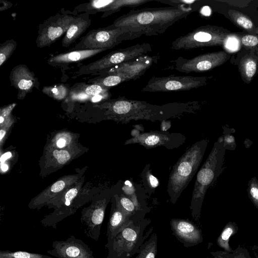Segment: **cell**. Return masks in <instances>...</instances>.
<instances>
[{"mask_svg": "<svg viewBox=\"0 0 258 258\" xmlns=\"http://www.w3.org/2000/svg\"><path fill=\"white\" fill-rule=\"evenodd\" d=\"M103 104L108 113L123 123L141 119L163 121L179 117L185 113H194L196 109V102L194 101L156 105L144 101L128 99L124 96L106 101Z\"/></svg>", "mask_w": 258, "mask_h": 258, "instance_id": "obj_1", "label": "cell"}, {"mask_svg": "<svg viewBox=\"0 0 258 258\" xmlns=\"http://www.w3.org/2000/svg\"><path fill=\"white\" fill-rule=\"evenodd\" d=\"M193 9L183 5L132 10L117 18L111 25L131 26L142 30L147 36H157L164 33L175 22L186 18Z\"/></svg>", "mask_w": 258, "mask_h": 258, "instance_id": "obj_2", "label": "cell"}, {"mask_svg": "<svg viewBox=\"0 0 258 258\" xmlns=\"http://www.w3.org/2000/svg\"><path fill=\"white\" fill-rule=\"evenodd\" d=\"M208 141L203 139L188 148L173 166L169 175L167 194L175 204L197 173L203 160Z\"/></svg>", "mask_w": 258, "mask_h": 258, "instance_id": "obj_3", "label": "cell"}, {"mask_svg": "<svg viewBox=\"0 0 258 258\" xmlns=\"http://www.w3.org/2000/svg\"><path fill=\"white\" fill-rule=\"evenodd\" d=\"M225 150L224 138L220 137L197 174L190 205L191 215L195 219H199L206 192L221 172Z\"/></svg>", "mask_w": 258, "mask_h": 258, "instance_id": "obj_4", "label": "cell"}, {"mask_svg": "<svg viewBox=\"0 0 258 258\" xmlns=\"http://www.w3.org/2000/svg\"><path fill=\"white\" fill-rule=\"evenodd\" d=\"M144 35L137 28L125 26L106 27L90 31L78 43L76 48L82 49H109L122 41L133 40Z\"/></svg>", "mask_w": 258, "mask_h": 258, "instance_id": "obj_5", "label": "cell"}, {"mask_svg": "<svg viewBox=\"0 0 258 258\" xmlns=\"http://www.w3.org/2000/svg\"><path fill=\"white\" fill-rule=\"evenodd\" d=\"M148 219L131 223L105 246L108 250L107 258H130L138 253L140 246L149 234L144 232L150 223Z\"/></svg>", "mask_w": 258, "mask_h": 258, "instance_id": "obj_6", "label": "cell"}, {"mask_svg": "<svg viewBox=\"0 0 258 258\" xmlns=\"http://www.w3.org/2000/svg\"><path fill=\"white\" fill-rule=\"evenodd\" d=\"M152 51V46L148 43L137 44L128 47L113 50L101 58L79 69V75L103 74L110 68L139 56L146 55Z\"/></svg>", "mask_w": 258, "mask_h": 258, "instance_id": "obj_7", "label": "cell"}, {"mask_svg": "<svg viewBox=\"0 0 258 258\" xmlns=\"http://www.w3.org/2000/svg\"><path fill=\"white\" fill-rule=\"evenodd\" d=\"M204 77L170 75L152 77L142 92H168L189 90L203 86L206 83Z\"/></svg>", "mask_w": 258, "mask_h": 258, "instance_id": "obj_8", "label": "cell"}, {"mask_svg": "<svg viewBox=\"0 0 258 258\" xmlns=\"http://www.w3.org/2000/svg\"><path fill=\"white\" fill-rule=\"evenodd\" d=\"M76 17L66 14H57L40 24L36 44L38 47L49 46L64 35Z\"/></svg>", "mask_w": 258, "mask_h": 258, "instance_id": "obj_9", "label": "cell"}, {"mask_svg": "<svg viewBox=\"0 0 258 258\" xmlns=\"http://www.w3.org/2000/svg\"><path fill=\"white\" fill-rule=\"evenodd\" d=\"M185 140L184 135L180 133L156 131L132 134V137L126 140L124 144H138L147 149L164 147L172 149L179 147Z\"/></svg>", "mask_w": 258, "mask_h": 258, "instance_id": "obj_10", "label": "cell"}, {"mask_svg": "<svg viewBox=\"0 0 258 258\" xmlns=\"http://www.w3.org/2000/svg\"><path fill=\"white\" fill-rule=\"evenodd\" d=\"M47 252L57 258H94L89 245L73 235L66 240L53 241L52 248Z\"/></svg>", "mask_w": 258, "mask_h": 258, "instance_id": "obj_11", "label": "cell"}, {"mask_svg": "<svg viewBox=\"0 0 258 258\" xmlns=\"http://www.w3.org/2000/svg\"><path fill=\"white\" fill-rule=\"evenodd\" d=\"M158 58L159 56L157 55H142L115 66L101 75L118 74L122 75L126 81L136 80L140 78L153 64L156 63Z\"/></svg>", "mask_w": 258, "mask_h": 258, "instance_id": "obj_12", "label": "cell"}, {"mask_svg": "<svg viewBox=\"0 0 258 258\" xmlns=\"http://www.w3.org/2000/svg\"><path fill=\"white\" fill-rule=\"evenodd\" d=\"M222 56L217 52L202 54L190 59L179 56L174 61V68L185 73L207 71L218 65Z\"/></svg>", "mask_w": 258, "mask_h": 258, "instance_id": "obj_13", "label": "cell"}, {"mask_svg": "<svg viewBox=\"0 0 258 258\" xmlns=\"http://www.w3.org/2000/svg\"><path fill=\"white\" fill-rule=\"evenodd\" d=\"M11 85L18 91V98L23 99L38 85V80L33 72L23 64L15 66L10 72Z\"/></svg>", "mask_w": 258, "mask_h": 258, "instance_id": "obj_14", "label": "cell"}, {"mask_svg": "<svg viewBox=\"0 0 258 258\" xmlns=\"http://www.w3.org/2000/svg\"><path fill=\"white\" fill-rule=\"evenodd\" d=\"M170 225L173 234L185 246H194L203 241L201 230L188 220L173 219Z\"/></svg>", "mask_w": 258, "mask_h": 258, "instance_id": "obj_15", "label": "cell"}, {"mask_svg": "<svg viewBox=\"0 0 258 258\" xmlns=\"http://www.w3.org/2000/svg\"><path fill=\"white\" fill-rule=\"evenodd\" d=\"M140 220H141L128 216L123 211L117 200L115 199V202L113 206H112L107 224V243L112 240L119 232L131 223Z\"/></svg>", "mask_w": 258, "mask_h": 258, "instance_id": "obj_16", "label": "cell"}, {"mask_svg": "<svg viewBox=\"0 0 258 258\" xmlns=\"http://www.w3.org/2000/svg\"><path fill=\"white\" fill-rule=\"evenodd\" d=\"M153 0H94L87 5V9L103 12V17L118 12L123 7H136Z\"/></svg>", "mask_w": 258, "mask_h": 258, "instance_id": "obj_17", "label": "cell"}, {"mask_svg": "<svg viewBox=\"0 0 258 258\" xmlns=\"http://www.w3.org/2000/svg\"><path fill=\"white\" fill-rule=\"evenodd\" d=\"M106 49L76 50L66 53H60L51 56L48 63L53 66H61L74 62L82 61L102 52Z\"/></svg>", "mask_w": 258, "mask_h": 258, "instance_id": "obj_18", "label": "cell"}, {"mask_svg": "<svg viewBox=\"0 0 258 258\" xmlns=\"http://www.w3.org/2000/svg\"><path fill=\"white\" fill-rule=\"evenodd\" d=\"M91 21L85 14L77 16L62 40V45L68 47L74 42L90 26Z\"/></svg>", "mask_w": 258, "mask_h": 258, "instance_id": "obj_19", "label": "cell"}, {"mask_svg": "<svg viewBox=\"0 0 258 258\" xmlns=\"http://www.w3.org/2000/svg\"><path fill=\"white\" fill-rule=\"evenodd\" d=\"M127 183L125 181L122 187L124 194L133 202L139 212L146 214L150 210L144 197H139L137 194L138 187L135 186L130 181H127Z\"/></svg>", "mask_w": 258, "mask_h": 258, "instance_id": "obj_20", "label": "cell"}, {"mask_svg": "<svg viewBox=\"0 0 258 258\" xmlns=\"http://www.w3.org/2000/svg\"><path fill=\"white\" fill-rule=\"evenodd\" d=\"M238 230L237 226L235 222H229L224 227L223 231L217 239L219 247L225 252L231 253L233 251L229 244L230 237L235 234Z\"/></svg>", "mask_w": 258, "mask_h": 258, "instance_id": "obj_21", "label": "cell"}, {"mask_svg": "<svg viewBox=\"0 0 258 258\" xmlns=\"http://www.w3.org/2000/svg\"><path fill=\"white\" fill-rule=\"evenodd\" d=\"M158 237L156 233L140 246L136 258H156Z\"/></svg>", "mask_w": 258, "mask_h": 258, "instance_id": "obj_22", "label": "cell"}, {"mask_svg": "<svg viewBox=\"0 0 258 258\" xmlns=\"http://www.w3.org/2000/svg\"><path fill=\"white\" fill-rule=\"evenodd\" d=\"M124 82H126L125 78L118 74L101 75L97 78L89 80L90 83L99 84L108 89Z\"/></svg>", "mask_w": 258, "mask_h": 258, "instance_id": "obj_23", "label": "cell"}, {"mask_svg": "<svg viewBox=\"0 0 258 258\" xmlns=\"http://www.w3.org/2000/svg\"><path fill=\"white\" fill-rule=\"evenodd\" d=\"M141 177L144 186L150 195L158 186L159 181L157 177L152 173L149 165L145 167L141 174Z\"/></svg>", "mask_w": 258, "mask_h": 258, "instance_id": "obj_24", "label": "cell"}, {"mask_svg": "<svg viewBox=\"0 0 258 258\" xmlns=\"http://www.w3.org/2000/svg\"><path fill=\"white\" fill-rule=\"evenodd\" d=\"M0 258H53L50 256L40 253L27 251L1 250Z\"/></svg>", "mask_w": 258, "mask_h": 258, "instance_id": "obj_25", "label": "cell"}, {"mask_svg": "<svg viewBox=\"0 0 258 258\" xmlns=\"http://www.w3.org/2000/svg\"><path fill=\"white\" fill-rule=\"evenodd\" d=\"M17 45L13 39L6 40L0 45V66L1 67L11 56Z\"/></svg>", "mask_w": 258, "mask_h": 258, "instance_id": "obj_26", "label": "cell"}, {"mask_svg": "<svg viewBox=\"0 0 258 258\" xmlns=\"http://www.w3.org/2000/svg\"><path fill=\"white\" fill-rule=\"evenodd\" d=\"M214 258H248L249 255L247 249L238 248L232 252L217 251L211 252Z\"/></svg>", "mask_w": 258, "mask_h": 258, "instance_id": "obj_27", "label": "cell"}, {"mask_svg": "<svg viewBox=\"0 0 258 258\" xmlns=\"http://www.w3.org/2000/svg\"><path fill=\"white\" fill-rule=\"evenodd\" d=\"M108 88L104 87L100 85L96 84H92L90 85L86 86L83 91L84 94L89 96H98L99 95L106 94L108 92ZM83 93H82L83 94Z\"/></svg>", "mask_w": 258, "mask_h": 258, "instance_id": "obj_28", "label": "cell"}, {"mask_svg": "<svg viewBox=\"0 0 258 258\" xmlns=\"http://www.w3.org/2000/svg\"><path fill=\"white\" fill-rule=\"evenodd\" d=\"M44 93L52 96L57 99H62L65 97L68 93L67 89L63 85L56 86L52 88L45 87L43 89Z\"/></svg>", "mask_w": 258, "mask_h": 258, "instance_id": "obj_29", "label": "cell"}, {"mask_svg": "<svg viewBox=\"0 0 258 258\" xmlns=\"http://www.w3.org/2000/svg\"><path fill=\"white\" fill-rule=\"evenodd\" d=\"M53 155L61 164L66 163L70 159L69 153L66 150H55L53 152Z\"/></svg>", "mask_w": 258, "mask_h": 258, "instance_id": "obj_30", "label": "cell"}, {"mask_svg": "<svg viewBox=\"0 0 258 258\" xmlns=\"http://www.w3.org/2000/svg\"><path fill=\"white\" fill-rule=\"evenodd\" d=\"M249 194L254 204L258 208V183L255 180L250 184Z\"/></svg>", "mask_w": 258, "mask_h": 258, "instance_id": "obj_31", "label": "cell"}, {"mask_svg": "<svg viewBox=\"0 0 258 258\" xmlns=\"http://www.w3.org/2000/svg\"><path fill=\"white\" fill-rule=\"evenodd\" d=\"M78 190L76 188H71L69 190L65 195L64 206L69 207L73 200L76 197Z\"/></svg>", "mask_w": 258, "mask_h": 258, "instance_id": "obj_32", "label": "cell"}, {"mask_svg": "<svg viewBox=\"0 0 258 258\" xmlns=\"http://www.w3.org/2000/svg\"><path fill=\"white\" fill-rule=\"evenodd\" d=\"M242 43L245 46H254L258 43V39L252 35H245L242 38Z\"/></svg>", "mask_w": 258, "mask_h": 258, "instance_id": "obj_33", "label": "cell"}, {"mask_svg": "<svg viewBox=\"0 0 258 258\" xmlns=\"http://www.w3.org/2000/svg\"><path fill=\"white\" fill-rule=\"evenodd\" d=\"M256 70L255 62L253 60L248 61L245 65V73L249 78H251L254 75Z\"/></svg>", "mask_w": 258, "mask_h": 258, "instance_id": "obj_34", "label": "cell"}, {"mask_svg": "<svg viewBox=\"0 0 258 258\" xmlns=\"http://www.w3.org/2000/svg\"><path fill=\"white\" fill-rule=\"evenodd\" d=\"M238 24L245 29H250L252 27V23L247 18L239 16L236 19Z\"/></svg>", "mask_w": 258, "mask_h": 258, "instance_id": "obj_35", "label": "cell"}, {"mask_svg": "<svg viewBox=\"0 0 258 258\" xmlns=\"http://www.w3.org/2000/svg\"><path fill=\"white\" fill-rule=\"evenodd\" d=\"M238 41L235 37H229L226 41L225 46L231 50H236L238 48Z\"/></svg>", "mask_w": 258, "mask_h": 258, "instance_id": "obj_36", "label": "cell"}, {"mask_svg": "<svg viewBox=\"0 0 258 258\" xmlns=\"http://www.w3.org/2000/svg\"><path fill=\"white\" fill-rule=\"evenodd\" d=\"M65 186V183L62 180H59L55 182L51 187V191L53 192H57L62 190Z\"/></svg>", "mask_w": 258, "mask_h": 258, "instance_id": "obj_37", "label": "cell"}, {"mask_svg": "<svg viewBox=\"0 0 258 258\" xmlns=\"http://www.w3.org/2000/svg\"><path fill=\"white\" fill-rule=\"evenodd\" d=\"M16 105V103H12L2 108L1 115L4 117L8 116Z\"/></svg>", "mask_w": 258, "mask_h": 258, "instance_id": "obj_38", "label": "cell"}, {"mask_svg": "<svg viewBox=\"0 0 258 258\" xmlns=\"http://www.w3.org/2000/svg\"><path fill=\"white\" fill-rule=\"evenodd\" d=\"M234 143V139L233 136L227 135L225 136L224 138V146L226 148L227 146H230L231 144Z\"/></svg>", "mask_w": 258, "mask_h": 258, "instance_id": "obj_39", "label": "cell"}, {"mask_svg": "<svg viewBox=\"0 0 258 258\" xmlns=\"http://www.w3.org/2000/svg\"><path fill=\"white\" fill-rule=\"evenodd\" d=\"M1 6L0 7V11H5L9 9L12 6V4L6 1H1Z\"/></svg>", "mask_w": 258, "mask_h": 258, "instance_id": "obj_40", "label": "cell"}, {"mask_svg": "<svg viewBox=\"0 0 258 258\" xmlns=\"http://www.w3.org/2000/svg\"><path fill=\"white\" fill-rule=\"evenodd\" d=\"M11 156L12 153L10 152H6L5 154H3L0 158L1 164H3V163L5 162V161L7 159L11 158Z\"/></svg>", "mask_w": 258, "mask_h": 258, "instance_id": "obj_41", "label": "cell"}, {"mask_svg": "<svg viewBox=\"0 0 258 258\" xmlns=\"http://www.w3.org/2000/svg\"><path fill=\"white\" fill-rule=\"evenodd\" d=\"M66 140L63 139H59L56 143V145L59 148H62L66 145Z\"/></svg>", "mask_w": 258, "mask_h": 258, "instance_id": "obj_42", "label": "cell"}, {"mask_svg": "<svg viewBox=\"0 0 258 258\" xmlns=\"http://www.w3.org/2000/svg\"><path fill=\"white\" fill-rule=\"evenodd\" d=\"M204 9V14L207 16H209L211 13V11L208 7H206Z\"/></svg>", "mask_w": 258, "mask_h": 258, "instance_id": "obj_43", "label": "cell"}, {"mask_svg": "<svg viewBox=\"0 0 258 258\" xmlns=\"http://www.w3.org/2000/svg\"><path fill=\"white\" fill-rule=\"evenodd\" d=\"M1 169L3 171H6L8 169V166L6 164H1Z\"/></svg>", "mask_w": 258, "mask_h": 258, "instance_id": "obj_44", "label": "cell"}, {"mask_svg": "<svg viewBox=\"0 0 258 258\" xmlns=\"http://www.w3.org/2000/svg\"><path fill=\"white\" fill-rule=\"evenodd\" d=\"M6 134V131L4 130H1L0 131V141H2L3 138Z\"/></svg>", "mask_w": 258, "mask_h": 258, "instance_id": "obj_45", "label": "cell"}, {"mask_svg": "<svg viewBox=\"0 0 258 258\" xmlns=\"http://www.w3.org/2000/svg\"><path fill=\"white\" fill-rule=\"evenodd\" d=\"M4 121V117L1 115L0 116V123H2Z\"/></svg>", "mask_w": 258, "mask_h": 258, "instance_id": "obj_46", "label": "cell"}, {"mask_svg": "<svg viewBox=\"0 0 258 258\" xmlns=\"http://www.w3.org/2000/svg\"><path fill=\"white\" fill-rule=\"evenodd\" d=\"M248 258H252L250 255H249Z\"/></svg>", "mask_w": 258, "mask_h": 258, "instance_id": "obj_47", "label": "cell"}]
</instances>
